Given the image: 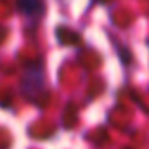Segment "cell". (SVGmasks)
Wrapping results in <instances>:
<instances>
[{
	"instance_id": "obj_1",
	"label": "cell",
	"mask_w": 149,
	"mask_h": 149,
	"mask_svg": "<svg viewBox=\"0 0 149 149\" xmlns=\"http://www.w3.org/2000/svg\"><path fill=\"white\" fill-rule=\"evenodd\" d=\"M40 5H42V0H31V2L19 0V7H21V10L26 12V14H33L35 10H40Z\"/></svg>"
}]
</instances>
